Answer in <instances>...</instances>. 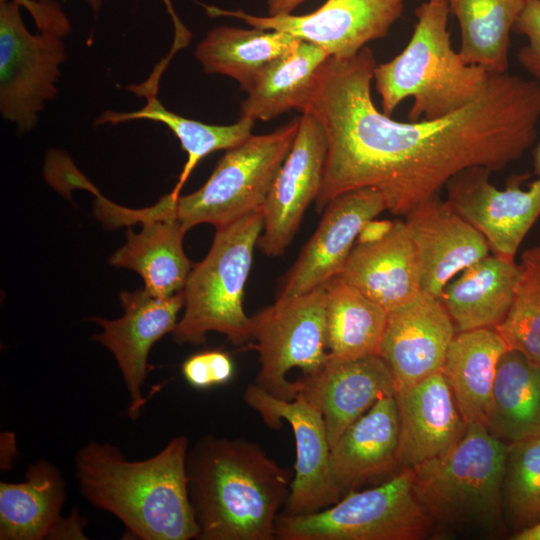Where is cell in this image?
Returning <instances> with one entry per match:
<instances>
[{
	"label": "cell",
	"mask_w": 540,
	"mask_h": 540,
	"mask_svg": "<svg viewBox=\"0 0 540 540\" xmlns=\"http://www.w3.org/2000/svg\"><path fill=\"white\" fill-rule=\"evenodd\" d=\"M399 416L395 394L381 397L331 446L333 482L343 497L354 487L399 470Z\"/></svg>",
	"instance_id": "7402d4cb"
},
{
	"label": "cell",
	"mask_w": 540,
	"mask_h": 540,
	"mask_svg": "<svg viewBox=\"0 0 540 540\" xmlns=\"http://www.w3.org/2000/svg\"><path fill=\"white\" fill-rule=\"evenodd\" d=\"M508 445L483 423H470L452 448L412 468L414 495L435 525L485 538L507 533L501 485Z\"/></svg>",
	"instance_id": "8992f818"
},
{
	"label": "cell",
	"mask_w": 540,
	"mask_h": 540,
	"mask_svg": "<svg viewBox=\"0 0 540 540\" xmlns=\"http://www.w3.org/2000/svg\"><path fill=\"white\" fill-rule=\"evenodd\" d=\"M300 117L277 130L251 135L226 150L215 169L195 192L173 200L168 194L154 205L131 209L104 202L101 219L107 229L150 220H177L187 232L199 224L215 228L262 208L270 187L294 143Z\"/></svg>",
	"instance_id": "277c9868"
},
{
	"label": "cell",
	"mask_w": 540,
	"mask_h": 540,
	"mask_svg": "<svg viewBox=\"0 0 540 540\" xmlns=\"http://www.w3.org/2000/svg\"><path fill=\"white\" fill-rule=\"evenodd\" d=\"M66 482L46 460L31 463L21 482H0V539L42 540L62 519Z\"/></svg>",
	"instance_id": "d4e9b609"
},
{
	"label": "cell",
	"mask_w": 540,
	"mask_h": 540,
	"mask_svg": "<svg viewBox=\"0 0 540 540\" xmlns=\"http://www.w3.org/2000/svg\"><path fill=\"white\" fill-rule=\"evenodd\" d=\"M399 416L398 467L413 468L452 448L464 421L442 371L395 392Z\"/></svg>",
	"instance_id": "ffe728a7"
},
{
	"label": "cell",
	"mask_w": 540,
	"mask_h": 540,
	"mask_svg": "<svg viewBox=\"0 0 540 540\" xmlns=\"http://www.w3.org/2000/svg\"><path fill=\"white\" fill-rule=\"evenodd\" d=\"M447 0H427L415 11L416 24L406 47L376 65L373 79L382 112L391 116L407 98L413 104L408 121L433 120L473 102L490 72L467 64L451 45Z\"/></svg>",
	"instance_id": "5b68a950"
},
{
	"label": "cell",
	"mask_w": 540,
	"mask_h": 540,
	"mask_svg": "<svg viewBox=\"0 0 540 540\" xmlns=\"http://www.w3.org/2000/svg\"><path fill=\"white\" fill-rule=\"evenodd\" d=\"M16 0H0V111L20 133L38 123L45 103L57 94L65 60L63 36L31 34Z\"/></svg>",
	"instance_id": "30bf717a"
},
{
	"label": "cell",
	"mask_w": 540,
	"mask_h": 540,
	"mask_svg": "<svg viewBox=\"0 0 540 540\" xmlns=\"http://www.w3.org/2000/svg\"><path fill=\"white\" fill-rule=\"evenodd\" d=\"M188 495L198 540H272L292 471L255 442L205 435L188 449Z\"/></svg>",
	"instance_id": "3957f363"
},
{
	"label": "cell",
	"mask_w": 540,
	"mask_h": 540,
	"mask_svg": "<svg viewBox=\"0 0 540 540\" xmlns=\"http://www.w3.org/2000/svg\"><path fill=\"white\" fill-rule=\"evenodd\" d=\"M522 264L512 304L494 329L508 350L540 364V272Z\"/></svg>",
	"instance_id": "836d02e7"
},
{
	"label": "cell",
	"mask_w": 540,
	"mask_h": 540,
	"mask_svg": "<svg viewBox=\"0 0 540 540\" xmlns=\"http://www.w3.org/2000/svg\"><path fill=\"white\" fill-rule=\"evenodd\" d=\"M484 425L508 444L540 435V364L517 351L502 355Z\"/></svg>",
	"instance_id": "83f0119b"
},
{
	"label": "cell",
	"mask_w": 540,
	"mask_h": 540,
	"mask_svg": "<svg viewBox=\"0 0 540 540\" xmlns=\"http://www.w3.org/2000/svg\"><path fill=\"white\" fill-rule=\"evenodd\" d=\"M523 270L515 259L486 256L449 282L441 300L456 332L494 329L507 314Z\"/></svg>",
	"instance_id": "cb8c5ba5"
},
{
	"label": "cell",
	"mask_w": 540,
	"mask_h": 540,
	"mask_svg": "<svg viewBox=\"0 0 540 540\" xmlns=\"http://www.w3.org/2000/svg\"><path fill=\"white\" fill-rule=\"evenodd\" d=\"M530 1L447 0L459 23L463 60L491 73L507 72L510 33Z\"/></svg>",
	"instance_id": "1f68e13d"
},
{
	"label": "cell",
	"mask_w": 540,
	"mask_h": 540,
	"mask_svg": "<svg viewBox=\"0 0 540 540\" xmlns=\"http://www.w3.org/2000/svg\"><path fill=\"white\" fill-rule=\"evenodd\" d=\"M295 385L297 396L322 414L331 446L381 397L396 392L393 373L378 354L343 361L328 359L317 371L302 375Z\"/></svg>",
	"instance_id": "ac0fdd59"
},
{
	"label": "cell",
	"mask_w": 540,
	"mask_h": 540,
	"mask_svg": "<svg viewBox=\"0 0 540 540\" xmlns=\"http://www.w3.org/2000/svg\"><path fill=\"white\" fill-rule=\"evenodd\" d=\"M455 334L442 300L424 291L388 313L378 354L393 373L396 391L442 371Z\"/></svg>",
	"instance_id": "e0dca14e"
},
{
	"label": "cell",
	"mask_w": 540,
	"mask_h": 540,
	"mask_svg": "<svg viewBox=\"0 0 540 540\" xmlns=\"http://www.w3.org/2000/svg\"><path fill=\"white\" fill-rule=\"evenodd\" d=\"M533 164L537 178L540 179V141L535 146L533 151Z\"/></svg>",
	"instance_id": "7bdbcfd3"
},
{
	"label": "cell",
	"mask_w": 540,
	"mask_h": 540,
	"mask_svg": "<svg viewBox=\"0 0 540 540\" xmlns=\"http://www.w3.org/2000/svg\"><path fill=\"white\" fill-rule=\"evenodd\" d=\"M300 41L280 31L219 26L207 32L194 54L206 73L231 77L247 92L268 63Z\"/></svg>",
	"instance_id": "f1b7e54d"
},
{
	"label": "cell",
	"mask_w": 540,
	"mask_h": 540,
	"mask_svg": "<svg viewBox=\"0 0 540 540\" xmlns=\"http://www.w3.org/2000/svg\"><path fill=\"white\" fill-rule=\"evenodd\" d=\"M260 370L254 384L283 400L297 396L292 368L302 375L320 369L328 360L325 284L301 295L276 301L250 317Z\"/></svg>",
	"instance_id": "9c48e42d"
},
{
	"label": "cell",
	"mask_w": 540,
	"mask_h": 540,
	"mask_svg": "<svg viewBox=\"0 0 540 540\" xmlns=\"http://www.w3.org/2000/svg\"><path fill=\"white\" fill-rule=\"evenodd\" d=\"M385 210L384 197L371 187L344 192L330 201L316 231L281 279L276 298L307 293L337 276L362 227Z\"/></svg>",
	"instance_id": "2e32d148"
},
{
	"label": "cell",
	"mask_w": 540,
	"mask_h": 540,
	"mask_svg": "<svg viewBox=\"0 0 540 540\" xmlns=\"http://www.w3.org/2000/svg\"><path fill=\"white\" fill-rule=\"evenodd\" d=\"M305 0H267L268 16L292 14Z\"/></svg>",
	"instance_id": "ab89813d"
},
{
	"label": "cell",
	"mask_w": 540,
	"mask_h": 540,
	"mask_svg": "<svg viewBox=\"0 0 540 540\" xmlns=\"http://www.w3.org/2000/svg\"><path fill=\"white\" fill-rule=\"evenodd\" d=\"M327 138L319 121L302 113L298 131L262 206L263 231L257 246L269 257L281 256L297 233L323 181Z\"/></svg>",
	"instance_id": "4fadbf2b"
},
{
	"label": "cell",
	"mask_w": 540,
	"mask_h": 540,
	"mask_svg": "<svg viewBox=\"0 0 540 540\" xmlns=\"http://www.w3.org/2000/svg\"><path fill=\"white\" fill-rule=\"evenodd\" d=\"M515 32L527 39L517 52V60L540 83V0H531L518 17Z\"/></svg>",
	"instance_id": "d590c367"
},
{
	"label": "cell",
	"mask_w": 540,
	"mask_h": 540,
	"mask_svg": "<svg viewBox=\"0 0 540 540\" xmlns=\"http://www.w3.org/2000/svg\"><path fill=\"white\" fill-rule=\"evenodd\" d=\"M393 224L391 220H369L360 230L356 243L370 244L382 240L390 233Z\"/></svg>",
	"instance_id": "f35d334b"
},
{
	"label": "cell",
	"mask_w": 540,
	"mask_h": 540,
	"mask_svg": "<svg viewBox=\"0 0 540 540\" xmlns=\"http://www.w3.org/2000/svg\"><path fill=\"white\" fill-rule=\"evenodd\" d=\"M405 0H327L305 15L255 16L210 7L212 16H230L251 27L288 33L324 49L330 57H355L365 44L385 37L401 17Z\"/></svg>",
	"instance_id": "7c38bea8"
},
{
	"label": "cell",
	"mask_w": 540,
	"mask_h": 540,
	"mask_svg": "<svg viewBox=\"0 0 540 540\" xmlns=\"http://www.w3.org/2000/svg\"><path fill=\"white\" fill-rule=\"evenodd\" d=\"M508 350L492 328L456 332L442 373L466 422L485 423L497 366Z\"/></svg>",
	"instance_id": "4316f807"
},
{
	"label": "cell",
	"mask_w": 540,
	"mask_h": 540,
	"mask_svg": "<svg viewBox=\"0 0 540 540\" xmlns=\"http://www.w3.org/2000/svg\"><path fill=\"white\" fill-rule=\"evenodd\" d=\"M120 302L124 310L122 317L114 320L91 318L102 327V332L92 339L113 354L129 395V416L135 419L145 403L142 388L150 369V350L163 336L174 331L178 313L184 307L185 294L182 290L159 298L143 288L134 292L122 291Z\"/></svg>",
	"instance_id": "9a60e30c"
},
{
	"label": "cell",
	"mask_w": 540,
	"mask_h": 540,
	"mask_svg": "<svg viewBox=\"0 0 540 540\" xmlns=\"http://www.w3.org/2000/svg\"><path fill=\"white\" fill-rule=\"evenodd\" d=\"M142 226L139 233L128 228L126 243L109 263L137 272L144 289L155 297L182 291L194 266L183 249L186 231L177 220H150Z\"/></svg>",
	"instance_id": "484cf974"
},
{
	"label": "cell",
	"mask_w": 540,
	"mask_h": 540,
	"mask_svg": "<svg viewBox=\"0 0 540 540\" xmlns=\"http://www.w3.org/2000/svg\"><path fill=\"white\" fill-rule=\"evenodd\" d=\"M244 401L268 427L279 428L285 420L293 430L296 462L290 493L281 513L310 514L338 502L342 496L333 482L331 445L319 410L301 396L279 399L254 383L245 389Z\"/></svg>",
	"instance_id": "8fae6325"
},
{
	"label": "cell",
	"mask_w": 540,
	"mask_h": 540,
	"mask_svg": "<svg viewBox=\"0 0 540 540\" xmlns=\"http://www.w3.org/2000/svg\"><path fill=\"white\" fill-rule=\"evenodd\" d=\"M416 249L422 291L441 299L458 273L489 255L485 237L435 196L405 216Z\"/></svg>",
	"instance_id": "d6986e66"
},
{
	"label": "cell",
	"mask_w": 540,
	"mask_h": 540,
	"mask_svg": "<svg viewBox=\"0 0 540 540\" xmlns=\"http://www.w3.org/2000/svg\"><path fill=\"white\" fill-rule=\"evenodd\" d=\"M325 288L328 359L378 354L388 312L338 276L327 281Z\"/></svg>",
	"instance_id": "f546056e"
},
{
	"label": "cell",
	"mask_w": 540,
	"mask_h": 540,
	"mask_svg": "<svg viewBox=\"0 0 540 540\" xmlns=\"http://www.w3.org/2000/svg\"><path fill=\"white\" fill-rule=\"evenodd\" d=\"M390 313L421 291L420 266L405 220H395L382 240L355 243L337 275Z\"/></svg>",
	"instance_id": "44dd1931"
},
{
	"label": "cell",
	"mask_w": 540,
	"mask_h": 540,
	"mask_svg": "<svg viewBox=\"0 0 540 540\" xmlns=\"http://www.w3.org/2000/svg\"><path fill=\"white\" fill-rule=\"evenodd\" d=\"M375 67L367 46L349 59L329 57L298 109L315 117L327 138L318 212L344 192L371 187L388 211L405 217L462 171L502 170L535 143L540 83L534 79L490 72L481 94L462 109L400 122L373 103Z\"/></svg>",
	"instance_id": "6da1fadb"
},
{
	"label": "cell",
	"mask_w": 540,
	"mask_h": 540,
	"mask_svg": "<svg viewBox=\"0 0 540 540\" xmlns=\"http://www.w3.org/2000/svg\"><path fill=\"white\" fill-rule=\"evenodd\" d=\"M188 449L181 435L156 455L130 461L112 444L91 440L74 458L79 490L91 505L118 518L130 538L197 539L199 526L188 495Z\"/></svg>",
	"instance_id": "7a4b0ae2"
},
{
	"label": "cell",
	"mask_w": 540,
	"mask_h": 540,
	"mask_svg": "<svg viewBox=\"0 0 540 540\" xmlns=\"http://www.w3.org/2000/svg\"><path fill=\"white\" fill-rule=\"evenodd\" d=\"M263 225L260 208L216 228L208 254L193 266L183 289L184 312L172 332L174 342L204 344L211 331L224 334L233 345L251 339V319L242 302Z\"/></svg>",
	"instance_id": "52a82bcc"
},
{
	"label": "cell",
	"mask_w": 540,
	"mask_h": 540,
	"mask_svg": "<svg viewBox=\"0 0 540 540\" xmlns=\"http://www.w3.org/2000/svg\"><path fill=\"white\" fill-rule=\"evenodd\" d=\"M21 6L26 8L32 15L38 29L40 31H63L69 21L60 7L50 0H16ZM90 5L98 10L100 0H87Z\"/></svg>",
	"instance_id": "8d00e7d4"
},
{
	"label": "cell",
	"mask_w": 540,
	"mask_h": 540,
	"mask_svg": "<svg viewBox=\"0 0 540 540\" xmlns=\"http://www.w3.org/2000/svg\"><path fill=\"white\" fill-rule=\"evenodd\" d=\"M512 540H540V523L529 528L513 534L510 536Z\"/></svg>",
	"instance_id": "b9f144b4"
},
{
	"label": "cell",
	"mask_w": 540,
	"mask_h": 540,
	"mask_svg": "<svg viewBox=\"0 0 540 540\" xmlns=\"http://www.w3.org/2000/svg\"><path fill=\"white\" fill-rule=\"evenodd\" d=\"M83 530V519L77 512H72L69 517H62L54 528L50 539H86Z\"/></svg>",
	"instance_id": "74e56055"
},
{
	"label": "cell",
	"mask_w": 540,
	"mask_h": 540,
	"mask_svg": "<svg viewBox=\"0 0 540 540\" xmlns=\"http://www.w3.org/2000/svg\"><path fill=\"white\" fill-rule=\"evenodd\" d=\"M501 506L510 536L540 523V435L509 443Z\"/></svg>",
	"instance_id": "d6a6232c"
},
{
	"label": "cell",
	"mask_w": 540,
	"mask_h": 540,
	"mask_svg": "<svg viewBox=\"0 0 540 540\" xmlns=\"http://www.w3.org/2000/svg\"><path fill=\"white\" fill-rule=\"evenodd\" d=\"M234 363L221 350H205L189 356L181 366L186 382L195 389H208L229 383L234 377Z\"/></svg>",
	"instance_id": "e575fe53"
},
{
	"label": "cell",
	"mask_w": 540,
	"mask_h": 540,
	"mask_svg": "<svg viewBox=\"0 0 540 540\" xmlns=\"http://www.w3.org/2000/svg\"><path fill=\"white\" fill-rule=\"evenodd\" d=\"M329 57L321 47L301 40L262 69L241 103L240 117L268 121L298 110L316 71Z\"/></svg>",
	"instance_id": "4dcf8cb0"
},
{
	"label": "cell",
	"mask_w": 540,
	"mask_h": 540,
	"mask_svg": "<svg viewBox=\"0 0 540 540\" xmlns=\"http://www.w3.org/2000/svg\"><path fill=\"white\" fill-rule=\"evenodd\" d=\"M522 263L527 264L540 272V245L526 250L522 254Z\"/></svg>",
	"instance_id": "60d3db41"
},
{
	"label": "cell",
	"mask_w": 540,
	"mask_h": 540,
	"mask_svg": "<svg viewBox=\"0 0 540 540\" xmlns=\"http://www.w3.org/2000/svg\"><path fill=\"white\" fill-rule=\"evenodd\" d=\"M435 526L413 491V469L403 468L379 486L350 490L315 513H280L279 540H420Z\"/></svg>",
	"instance_id": "ba28073f"
},
{
	"label": "cell",
	"mask_w": 540,
	"mask_h": 540,
	"mask_svg": "<svg viewBox=\"0 0 540 540\" xmlns=\"http://www.w3.org/2000/svg\"><path fill=\"white\" fill-rule=\"evenodd\" d=\"M490 169L462 171L446 184L447 203L486 239L498 256L515 259L525 236L540 217V179L528 188L499 189L490 181Z\"/></svg>",
	"instance_id": "5bb4252c"
},
{
	"label": "cell",
	"mask_w": 540,
	"mask_h": 540,
	"mask_svg": "<svg viewBox=\"0 0 540 540\" xmlns=\"http://www.w3.org/2000/svg\"><path fill=\"white\" fill-rule=\"evenodd\" d=\"M168 61L163 59L146 82L130 85L133 93L145 97L142 109L132 112L105 111L95 121L96 125L120 124L133 120H150L166 125L178 138L181 148L187 153V161L177 183L168 194L173 200L180 192L197 164L212 152L231 149L252 135L255 121L239 118L230 125H212L192 120L168 110L157 97L160 76Z\"/></svg>",
	"instance_id": "603a6c76"
}]
</instances>
